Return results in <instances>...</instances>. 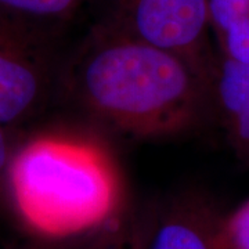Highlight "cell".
I'll return each mask as SVG.
<instances>
[{"label": "cell", "instance_id": "ba28073f", "mask_svg": "<svg viewBox=\"0 0 249 249\" xmlns=\"http://www.w3.org/2000/svg\"><path fill=\"white\" fill-rule=\"evenodd\" d=\"M85 0H0V7L18 14L39 18L70 16Z\"/></svg>", "mask_w": 249, "mask_h": 249}, {"label": "cell", "instance_id": "3957f363", "mask_svg": "<svg viewBox=\"0 0 249 249\" xmlns=\"http://www.w3.org/2000/svg\"><path fill=\"white\" fill-rule=\"evenodd\" d=\"M109 22L142 42L178 54L214 79L208 50V0H114Z\"/></svg>", "mask_w": 249, "mask_h": 249}, {"label": "cell", "instance_id": "277c9868", "mask_svg": "<svg viewBox=\"0 0 249 249\" xmlns=\"http://www.w3.org/2000/svg\"><path fill=\"white\" fill-rule=\"evenodd\" d=\"M223 216L198 198H183L154 212L147 249H226Z\"/></svg>", "mask_w": 249, "mask_h": 249}, {"label": "cell", "instance_id": "7c38bea8", "mask_svg": "<svg viewBox=\"0 0 249 249\" xmlns=\"http://www.w3.org/2000/svg\"><path fill=\"white\" fill-rule=\"evenodd\" d=\"M7 157H9V151H7V142H6V137L3 134V130L0 127V173L6 168L7 163Z\"/></svg>", "mask_w": 249, "mask_h": 249}, {"label": "cell", "instance_id": "30bf717a", "mask_svg": "<svg viewBox=\"0 0 249 249\" xmlns=\"http://www.w3.org/2000/svg\"><path fill=\"white\" fill-rule=\"evenodd\" d=\"M222 238L226 249H249V199L223 217Z\"/></svg>", "mask_w": 249, "mask_h": 249}, {"label": "cell", "instance_id": "9c48e42d", "mask_svg": "<svg viewBox=\"0 0 249 249\" xmlns=\"http://www.w3.org/2000/svg\"><path fill=\"white\" fill-rule=\"evenodd\" d=\"M217 37L224 58L240 64H249V16L232 22Z\"/></svg>", "mask_w": 249, "mask_h": 249}, {"label": "cell", "instance_id": "8fae6325", "mask_svg": "<svg viewBox=\"0 0 249 249\" xmlns=\"http://www.w3.org/2000/svg\"><path fill=\"white\" fill-rule=\"evenodd\" d=\"M209 25L216 35L222 34L232 22L249 16V0H208Z\"/></svg>", "mask_w": 249, "mask_h": 249}, {"label": "cell", "instance_id": "8992f818", "mask_svg": "<svg viewBox=\"0 0 249 249\" xmlns=\"http://www.w3.org/2000/svg\"><path fill=\"white\" fill-rule=\"evenodd\" d=\"M213 94L232 142L249 158V64L224 58L216 67Z\"/></svg>", "mask_w": 249, "mask_h": 249}, {"label": "cell", "instance_id": "6da1fadb", "mask_svg": "<svg viewBox=\"0 0 249 249\" xmlns=\"http://www.w3.org/2000/svg\"><path fill=\"white\" fill-rule=\"evenodd\" d=\"M68 83L88 114L136 137L194 127L213 94V79L194 62L112 24L98 28L80 47Z\"/></svg>", "mask_w": 249, "mask_h": 249}, {"label": "cell", "instance_id": "52a82bcc", "mask_svg": "<svg viewBox=\"0 0 249 249\" xmlns=\"http://www.w3.org/2000/svg\"><path fill=\"white\" fill-rule=\"evenodd\" d=\"M152 214L122 211L112 220L93 231L62 241L57 249H147Z\"/></svg>", "mask_w": 249, "mask_h": 249}, {"label": "cell", "instance_id": "7a4b0ae2", "mask_svg": "<svg viewBox=\"0 0 249 249\" xmlns=\"http://www.w3.org/2000/svg\"><path fill=\"white\" fill-rule=\"evenodd\" d=\"M18 209L36 231L65 241L93 231L124 211V186L107 148L79 134L31 142L11 169Z\"/></svg>", "mask_w": 249, "mask_h": 249}, {"label": "cell", "instance_id": "5b68a950", "mask_svg": "<svg viewBox=\"0 0 249 249\" xmlns=\"http://www.w3.org/2000/svg\"><path fill=\"white\" fill-rule=\"evenodd\" d=\"M42 78L13 37L0 31V126L19 119L34 107Z\"/></svg>", "mask_w": 249, "mask_h": 249}]
</instances>
